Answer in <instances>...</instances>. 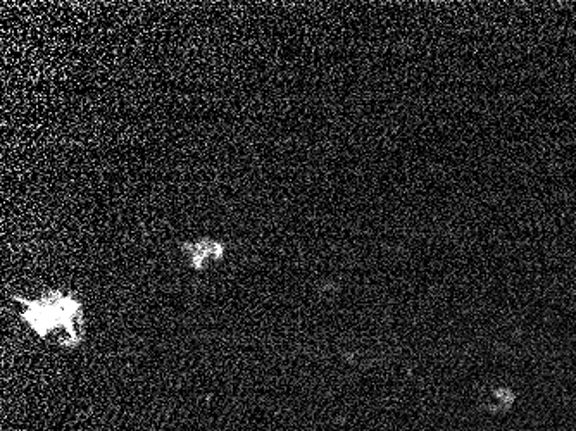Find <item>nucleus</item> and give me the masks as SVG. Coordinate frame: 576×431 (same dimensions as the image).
<instances>
[{
    "label": "nucleus",
    "mask_w": 576,
    "mask_h": 431,
    "mask_svg": "<svg viewBox=\"0 0 576 431\" xmlns=\"http://www.w3.org/2000/svg\"><path fill=\"white\" fill-rule=\"evenodd\" d=\"M19 318L38 338L61 349L82 347L87 335L82 300L64 290H47L35 299H18Z\"/></svg>",
    "instance_id": "obj_1"
},
{
    "label": "nucleus",
    "mask_w": 576,
    "mask_h": 431,
    "mask_svg": "<svg viewBox=\"0 0 576 431\" xmlns=\"http://www.w3.org/2000/svg\"><path fill=\"white\" fill-rule=\"evenodd\" d=\"M180 250L188 268L195 273H206L211 266L223 263L226 257V244L220 238L201 237L185 240L180 245Z\"/></svg>",
    "instance_id": "obj_2"
}]
</instances>
